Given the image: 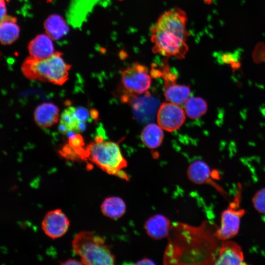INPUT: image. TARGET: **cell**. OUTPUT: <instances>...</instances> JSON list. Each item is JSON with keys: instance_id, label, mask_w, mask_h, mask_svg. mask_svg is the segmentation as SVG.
Segmentation results:
<instances>
[{"instance_id": "1", "label": "cell", "mask_w": 265, "mask_h": 265, "mask_svg": "<svg viewBox=\"0 0 265 265\" xmlns=\"http://www.w3.org/2000/svg\"><path fill=\"white\" fill-rule=\"evenodd\" d=\"M218 226L208 221L199 226L171 225L164 252V265H215L219 248Z\"/></svg>"}, {"instance_id": "2", "label": "cell", "mask_w": 265, "mask_h": 265, "mask_svg": "<svg viewBox=\"0 0 265 265\" xmlns=\"http://www.w3.org/2000/svg\"><path fill=\"white\" fill-rule=\"evenodd\" d=\"M186 22V13L178 7L162 14L151 28L152 51L165 57L184 58L188 50Z\"/></svg>"}, {"instance_id": "3", "label": "cell", "mask_w": 265, "mask_h": 265, "mask_svg": "<svg viewBox=\"0 0 265 265\" xmlns=\"http://www.w3.org/2000/svg\"><path fill=\"white\" fill-rule=\"evenodd\" d=\"M71 65L66 63L60 52H54L50 56L38 59L29 56L21 66L22 73L28 80L48 82L62 85L69 79Z\"/></svg>"}, {"instance_id": "4", "label": "cell", "mask_w": 265, "mask_h": 265, "mask_svg": "<svg viewBox=\"0 0 265 265\" xmlns=\"http://www.w3.org/2000/svg\"><path fill=\"white\" fill-rule=\"evenodd\" d=\"M83 159H88L107 174L129 181L123 169L127 166L118 143L97 139L84 149Z\"/></svg>"}, {"instance_id": "5", "label": "cell", "mask_w": 265, "mask_h": 265, "mask_svg": "<svg viewBox=\"0 0 265 265\" xmlns=\"http://www.w3.org/2000/svg\"><path fill=\"white\" fill-rule=\"evenodd\" d=\"M72 246L83 265H113L115 257L105 239L94 233L83 231L74 238Z\"/></svg>"}, {"instance_id": "6", "label": "cell", "mask_w": 265, "mask_h": 265, "mask_svg": "<svg viewBox=\"0 0 265 265\" xmlns=\"http://www.w3.org/2000/svg\"><path fill=\"white\" fill-rule=\"evenodd\" d=\"M241 186H238L232 202L221 216L220 225L215 231V236L219 240H228L235 237L239 231L241 217L245 211L240 208Z\"/></svg>"}, {"instance_id": "7", "label": "cell", "mask_w": 265, "mask_h": 265, "mask_svg": "<svg viewBox=\"0 0 265 265\" xmlns=\"http://www.w3.org/2000/svg\"><path fill=\"white\" fill-rule=\"evenodd\" d=\"M121 81L125 93L123 95H138L146 92L151 83V76L144 65L135 62L121 72Z\"/></svg>"}, {"instance_id": "8", "label": "cell", "mask_w": 265, "mask_h": 265, "mask_svg": "<svg viewBox=\"0 0 265 265\" xmlns=\"http://www.w3.org/2000/svg\"><path fill=\"white\" fill-rule=\"evenodd\" d=\"M185 112L178 105L171 102L162 104L157 113V122L162 129L171 132L179 129L184 124Z\"/></svg>"}, {"instance_id": "9", "label": "cell", "mask_w": 265, "mask_h": 265, "mask_svg": "<svg viewBox=\"0 0 265 265\" xmlns=\"http://www.w3.org/2000/svg\"><path fill=\"white\" fill-rule=\"evenodd\" d=\"M70 221L61 209L48 212L42 222L41 227L49 238L55 239L62 237L69 229Z\"/></svg>"}, {"instance_id": "10", "label": "cell", "mask_w": 265, "mask_h": 265, "mask_svg": "<svg viewBox=\"0 0 265 265\" xmlns=\"http://www.w3.org/2000/svg\"><path fill=\"white\" fill-rule=\"evenodd\" d=\"M161 77L164 80V95L167 101L178 105L184 104L189 98V86L176 83L177 76L171 73L169 68L163 71Z\"/></svg>"}, {"instance_id": "11", "label": "cell", "mask_w": 265, "mask_h": 265, "mask_svg": "<svg viewBox=\"0 0 265 265\" xmlns=\"http://www.w3.org/2000/svg\"><path fill=\"white\" fill-rule=\"evenodd\" d=\"M219 246L215 265H246L241 246L237 242L225 240Z\"/></svg>"}, {"instance_id": "12", "label": "cell", "mask_w": 265, "mask_h": 265, "mask_svg": "<svg viewBox=\"0 0 265 265\" xmlns=\"http://www.w3.org/2000/svg\"><path fill=\"white\" fill-rule=\"evenodd\" d=\"M187 176L189 180L196 184H209L214 186L222 193L225 191L213 181V172L211 171L209 166L204 161L197 160L189 165L187 170Z\"/></svg>"}, {"instance_id": "13", "label": "cell", "mask_w": 265, "mask_h": 265, "mask_svg": "<svg viewBox=\"0 0 265 265\" xmlns=\"http://www.w3.org/2000/svg\"><path fill=\"white\" fill-rule=\"evenodd\" d=\"M59 110L53 103L48 102L39 105L33 113L34 121L41 129H47L58 122Z\"/></svg>"}, {"instance_id": "14", "label": "cell", "mask_w": 265, "mask_h": 265, "mask_svg": "<svg viewBox=\"0 0 265 265\" xmlns=\"http://www.w3.org/2000/svg\"><path fill=\"white\" fill-rule=\"evenodd\" d=\"M171 227L169 219L160 214L152 216L144 224L147 234L150 238L158 240L167 238Z\"/></svg>"}, {"instance_id": "15", "label": "cell", "mask_w": 265, "mask_h": 265, "mask_svg": "<svg viewBox=\"0 0 265 265\" xmlns=\"http://www.w3.org/2000/svg\"><path fill=\"white\" fill-rule=\"evenodd\" d=\"M27 48L30 56L38 59L48 57L54 53L52 39L47 34L37 35L29 43Z\"/></svg>"}, {"instance_id": "16", "label": "cell", "mask_w": 265, "mask_h": 265, "mask_svg": "<svg viewBox=\"0 0 265 265\" xmlns=\"http://www.w3.org/2000/svg\"><path fill=\"white\" fill-rule=\"evenodd\" d=\"M84 124L78 119L75 112V107L69 106L61 114L58 129L63 134L77 133L84 130Z\"/></svg>"}, {"instance_id": "17", "label": "cell", "mask_w": 265, "mask_h": 265, "mask_svg": "<svg viewBox=\"0 0 265 265\" xmlns=\"http://www.w3.org/2000/svg\"><path fill=\"white\" fill-rule=\"evenodd\" d=\"M16 17L6 15L0 22V43L4 45H9L15 41L19 36L20 28Z\"/></svg>"}, {"instance_id": "18", "label": "cell", "mask_w": 265, "mask_h": 265, "mask_svg": "<svg viewBox=\"0 0 265 265\" xmlns=\"http://www.w3.org/2000/svg\"><path fill=\"white\" fill-rule=\"evenodd\" d=\"M46 34L52 40H57L66 35L69 28L64 19L57 14L50 15L44 22Z\"/></svg>"}, {"instance_id": "19", "label": "cell", "mask_w": 265, "mask_h": 265, "mask_svg": "<svg viewBox=\"0 0 265 265\" xmlns=\"http://www.w3.org/2000/svg\"><path fill=\"white\" fill-rule=\"evenodd\" d=\"M126 210L124 200L119 197L111 196L106 198L101 205V211L106 216L116 219L122 217Z\"/></svg>"}, {"instance_id": "20", "label": "cell", "mask_w": 265, "mask_h": 265, "mask_svg": "<svg viewBox=\"0 0 265 265\" xmlns=\"http://www.w3.org/2000/svg\"><path fill=\"white\" fill-rule=\"evenodd\" d=\"M141 138L143 144L147 147L157 148L161 145L163 139L162 128L159 125L149 124L143 129Z\"/></svg>"}, {"instance_id": "21", "label": "cell", "mask_w": 265, "mask_h": 265, "mask_svg": "<svg viewBox=\"0 0 265 265\" xmlns=\"http://www.w3.org/2000/svg\"><path fill=\"white\" fill-rule=\"evenodd\" d=\"M207 109V102L200 97H190L184 103L185 112L192 119L200 118L206 113Z\"/></svg>"}, {"instance_id": "22", "label": "cell", "mask_w": 265, "mask_h": 265, "mask_svg": "<svg viewBox=\"0 0 265 265\" xmlns=\"http://www.w3.org/2000/svg\"><path fill=\"white\" fill-rule=\"evenodd\" d=\"M217 61L222 64H231L239 61L241 57V52L239 50L233 52L218 53L216 56Z\"/></svg>"}, {"instance_id": "23", "label": "cell", "mask_w": 265, "mask_h": 265, "mask_svg": "<svg viewBox=\"0 0 265 265\" xmlns=\"http://www.w3.org/2000/svg\"><path fill=\"white\" fill-rule=\"evenodd\" d=\"M254 208L259 213L265 214V188L257 191L252 198Z\"/></svg>"}, {"instance_id": "24", "label": "cell", "mask_w": 265, "mask_h": 265, "mask_svg": "<svg viewBox=\"0 0 265 265\" xmlns=\"http://www.w3.org/2000/svg\"><path fill=\"white\" fill-rule=\"evenodd\" d=\"M75 112L78 119L81 122L85 123L88 121L90 115L86 108L82 107H75Z\"/></svg>"}, {"instance_id": "25", "label": "cell", "mask_w": 265, "mask_h": 265, "mask_svg": "<svg viewBox=\"0 0 265 265\" xmlns=\"http://www.w3.org/2000/svg\"><path fill=\"white\" fill-rule=\"evenodd\" d=\"M6 7L5 0H0V22L6 15Z\"/></svg>"}, {"instance_id": "26", "label": "cell", "mask_w": 265, "mask_h": 265, "mask_svg": "<svg viewBox=\"0 0 265 265\" xmlns=\"http://www.w3.org/2000/svg\"><path fill=\"white\" fill-rule=\"evenodd\" d=\"M135 265H155V263L151 260L147 258H143L139 261H138L135 264Z\"/></svg>"}, {"instance_id": "27", "label": "cell", "mask_w": 265, "mask_h": 265, "mask_svg": "<svg viewBox=\"0 0 265 265\" xmlns=\"http://www.w3.org/2000/svg\"><path fill=\"white\" fill-rule=\"evenodd\" d=\"M61 265H83L81 261H79L75 259H68L65 262L60 263Z\"/></svg>"}, {"instance_id": "28", "label": "cell", "mask_w": 265, "mask_h": 265, "mask_svg": "<svg viewBox=\"0 0 265 265\" xmlns=\"http://www.w3.org/2000/svg\"><path fill=\"white\" fill-rule=\"evenodd\" d=\"M53 0H47V2H51L52 1H53Z\"/></svg>"}, {"instance_id": "29", "label": "cell", "mask_w": 265, "mask_h": 265, "mask_svg": "<svg viewBox=\"0 0 265 265\" xmlns=\"http://www.w3.org/2000/svg\"></svg>"}]
</instances>
